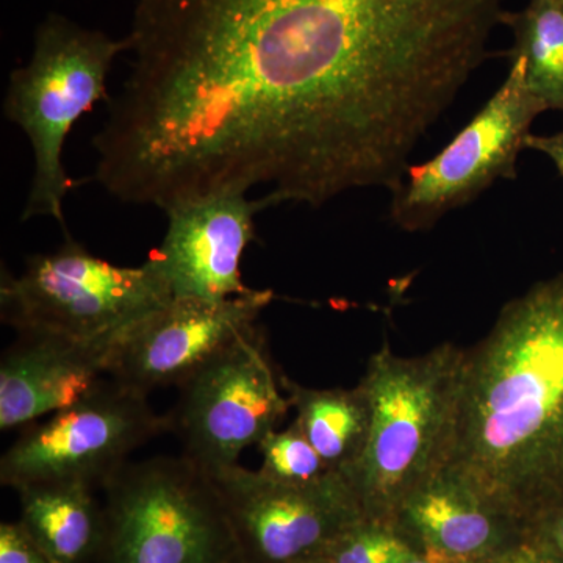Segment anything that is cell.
I'll return each instance as SVG.
<instances>
[{"mask_svg":"<svg viewBox=\"0 0 563 563\" xmlns=\"http://www.w3.org/2000/svg\"><path fill=\"white\" fill-rule=\"evenodd\" d=\"M514 32L510 62H520L528 90L547 110L563 111V0H531L518 13L504 11Z\"/></svg>","mask_w":563,"mask_h":563,"instance_id":"e0dca14e","label":"cell"},{"mask_svg":"<svg viewBox=\"0 0 563 563\" xmlns=\"http://www.w3.org/2000/svg\"><path fill=\"white\" fill-rule=\"evenodd\" d=\"M211 477L244 563H320L363 517L357 496L340 473L312 485H284L236 463Z\"/></svg>","mask_w":563,"mask_h":563,"instance_id":"30bf717a","label":"cell"},{"mask_svg":"<svg viewBox=\"0 0 563 563\" xmlns=\"http://www.w3.org/2000/svg\"><path fill=\"white\" fill-rule=\"evenodd\" d=\"M173 298L154 254L139 268H121L66 239L60 250L32 257L21 276L2 274L0 312L18 333L96 344Z\"/></svg>","mask_w":563,"mask_h":563,"instance_id":"8992f818","label":"cell"},{"mask_svg":"<svg viewBox=\"0 0 563 563\" xmlns=\"http://www.w3.org/2000/svg\"><path fill=\"white\" fill-rule=\"evenodd\" d=\"M280 383L295 407L296 424L325 465L346 477L361 461L372 428V402L365 387L320 390L288 377Z\"/></svg>","mask_w":563,"mask_h":563,"instance_id":"2e32d148","label":"cell"},{"mask_svg":"<svg viewBox=\"0 0 563 563\" xmlns=\"http://www.w3.org/2000/svg\"><path fill=\"white\" fill-rule=\"evenodd\" d=\"M320 563H324V561L320 562Z\"/></svg>","mask_w":563,"mask_h":563,"instance_id":"d4e9b609","label":"cell"},{"mask_svg":"<svg viewBox=\"0 0 563 563\" xmlns=\"http://www.w3.org/2000/svg\"><path fill=\"white\" fill-rule=\"evenodd\" d=\"M410 550L391 525L363 515L336 539L324 563H398Z\"/></svg>","mask_w":563,"mask_h":563,"instance_id":"d6986e66","label":"cell"},{"mask_svg":"<svg viewBox=\"0 0 563 563\" xmlns=\"http://www.w3.org/2000/svg\"><path fill=\"white\" fill-rule=\"evenodd\" d=\"M503 16V0H135L95 179L163 211L254 187L313 209L393 191Z\"/></svg>","mask_w":563,"mask_h":563,"instance_id":"6da1fadb","label":"cell"},{"mask_svg":"<svg viewBox=\"0 0 563 563\" xmlns=\"http://www.w3.org/2000/svg\"><path fill=\"white\" fill-rule=\"evenodd\" d=\"M0 563H54L32 542L21 525H0Z\"/></svg>","mask_w":563,"mask_h":563,"instance_id":"44dd1931","label":"cell"},{"mask_svg":"<svg viewBox=\"0 0 563 563\" xmlns=\"http://www.w3.org/2000/svg\"><path fill=\"white\" fill-rule=\"evenodd\" d=\"M526 150L542 152L553 161L555 168L563 176V132L555 135H529L526 140Z\"/></svg>","mask_w":563,"mask_h":563,"instance_id":"603a6c76","label":"cell"},{"mask_svg":"<svg viewBox=\"0 0 563 563\" xmlns=\"http://www.w3.org/2000/svg\"><path fill=\"white\" fill-rule=\"evenodd\" d=\"M532 532L563 561V507L533 526Z\"/></svg>","mask_w":563,"mask_h":563,"instance_id":"7402d4cb","label":"cell"},{"mask_svg":"<svg viewBox=\"0 0 563 563\" xmlns=\"http://www.w3.org/2000/svg\"><path fill=\"white\" fill-rule=\"evenodd\" d=\"M257 448L262 454L257 472L273 483L312 485L335 473L325 465L296 422L285 431L269 432Z\"/></svg>","mask_w":563,"mask_h":563,"instance_id":"ac0fdd59","label":"cell"},{"mask_svg":"<svg viewBox=\"0 0 563 563\" xmlns=\"http://www.w3.org/2000/svg\"><path fill=\"white\" fill-rule=\"evenodd\" d=\"M179 390L166 415L168 432L181 443V455L210 474L236 465L246 448L276 431L291 407L257 328L211 358Z\"/></svg>","mask_w":563,"mask_h":563,"instance_id":"9c48e42d","label":"cell"},{"mask_svg":"<svg viewBox=\"0 0 563 563\" xmlns=\"http://www.w3.org/2000/svg\"><path fill=\"white\" fill-rule=\"evenodd\" d=\"M474 563H563L532 531Z\"/></svg>","mask_w":563,"mask_h":563,"instance_id":"ffe728a7","label":"cell"},{"mask_svg":"<svg viewBox=\"0 0 563 563\" xmlns=\"http://www.w3.org/2000/svg\"><path fill=\"white\" fill-rule=\"evenodd\" d=\"M391 526L413 550L454 563L481 561L531 532L446 470L404 499Z\"/></svg>","mask_w":563,"mask_h":563,"instance_id":"5bb4252c","label":"cell"},{"mask_svg":"<svg viewBox=\"0 0 563 563\" xmlns=\"http://www.w3.org/2000/svg\"><path fill=\"white\" fill-rule=\"evenodd\" d=\"M168 432L147 395L103 379L74 406L29 426L0 459V483L18 488L76 481L106 487L128 465V457L154 437Z\"/></svg>","mask_w":563,"mask_h":563,"instance_id":"52a82bcc","label":"cell"},{"mask_svg":"<svg viewBox=\"0 0 563 563\" xmlns=\"http://www.w3.org/2000/svg\"><path fill=\"white\" fill-rule=\"evenodd\" d=\"M443 470L528 531L563 507V274L507 302L466 350Z\"/></svg>","mask_w":563,"mask_h":563,"instance_id":"7a4b0ae2","label":"cell"},{"mask_svg":"<svg viewBox=\"0 0 563 563\" xmlns=\"http://www.w3.org/2000/svg\"><path fill=\"white\" fill-rule=\"evenodd\" d=\"M128 40L81 27L51 13L35 32L31 60L14 69L3 113L31 141L33 177L22 221L54 218L65 228L63 199L74 184L62 152L74 124L96 103L109 102L107 77Z\"/></svg>","mask_w":563,"mask_h":563,"instance_id":"277c9868","label":"cell"},{"mask_svg":"<svg viewBox=\"0 0 563 563\" xmlns=\"http://www.w3.org/2000/svg\"><path fill=\"white\" fill-rule=\"evenodd\" d=\"M547 111L526 87L520 62L490 101L432 161L409 166L393 190L390 217L407 232L431 229L451 210L474 201L499 179L517 177L533 120Z\"/></svg>","mask_w":563,"mask_h":563,"instance_id":"ba28073f","label":"cell"},{"mask_svg":"<svg viewBox=\"0 0 563 563\" xmlns=\"http://www.w3.org/2000/svg\"><path fill=\"white\" fill-rule=\"evenodd\" d=\"M18 523L54 563H98L103 542V504L95 487L76 481L18 488Z\"/></svg>","mask_w":563,"mask_h":563,"instance_id":"9a60e30c","label":"cell"},{"mask_svg":"<svg viewBox=\"0 0 563 563\" xmlns=\"http://www.w3.org/2000/svg\"><path fill=\"white\" fill-rule=\"evenodd\" d=\"M273 291L251 290L224 301L173 298L106 343V376L147 395L191 379L211 358L255 328Z\"/></svg>","mask_w":563,"mask_h":563,"instance_id":"8fae6325","label":"cell"},{"mask_svg":"<svg viewBox=\"0 0 563 563\" xmlns=\"http://www.w3.org/2000/svg\"><path fill=\"white\" fill-rule=\"evenodd\" d=\"M466 350L444 342L401 357L385 342L361 380L372 428L347 474L363 515L391 525L407 496L442 472L453 444Z\"/></svg>","mask_w":563,"mask_h":563,"instance_id":"3957f363","label":"cell"},{"mask_svg":"<svg viewBox=\"0 0 563 563\" xmlns=\"http://www.w3.org/2000/svg\"><path fill=\"white\" fill-rule=\"evenodd\" d=\"M272 206L266 196L250 201L247 192L220 191L166 210L168 232L154 255L174 298L224 301L251 291L243 284L240 263L255 239V214Z\"/></svg>","mask_w":563,"mask_h":563,"instance_id":"7c38bea8","label":"cell"},{"mask_svg":"<svg viewBox=\"0 0 563 563\" xmlns=\"http://www.w3.org/2000/svg\"><path fill=\"white\" fill-rule=\"evenodd\" d=\"M103 352L106 343L18 333L0 362V429L24 428L90 395L106 379Z\"/></svg>","mask_w":563,"mask_h":563,"instance_id":"4fadbf2b","label":"cell"},{"mask_svg":"<svg viewBox=\"0 0 563 563\" xmlns=\"http://www.w3.org/2000/svg\"><path fill=\"white\" fill-rule=\"evenodd\" d=\"M103 488L98 563H244L213 477L185 455L128 463Z\"/></svg>","mask_w":563,"mask_h":563,"instance_id":"5b68a950","label":"cell"},{"mask_svg":"<svg viewBox=\"0 0 563 563\" xmlns=\"http://www.w3.org/2000/svg\"><path fill=\"white\" fill-rule=\"evenodd\" d=\"M398 563H454L446 561V559L439 558V555L421 553V551L410 550L409 553L404 555Z\"/></svg>","mask_w":563,"mask_h":563,"instance_id":"cb8c5ba5","label":"cell"}]
</instances>
